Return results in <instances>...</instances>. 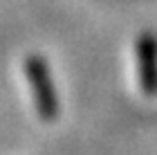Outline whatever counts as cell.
Masks as SVG:
<instances>
[{"instance_id": "7a4b0ae2", "label": "cell", "mask_w": 157, "mask_h": 155, "mask_svg": "<svg viewBox=\"0 0 157 155\" xmlns=\"http://www.w3.org/2000/svg\"><path fill=\"white\" fill-rule=\"evenodd\" d=\"M137 76L141 92L157 95V36L141 34L137 41Z\"/></svg>"}, {"instance_id": "6da1fadb", "label": "cell", "mask_w": 157, "mask_h": 155, "mask_svg": "<svg viewBox=\"0 0 157 155\" xmlns=\"http://www.w3.org/2000/svg\"><path fill=\"white\" fill-rule=\"evenodd\" d=\"M25 74L27 81H29V90L34 97V106H36V112L45 119V122H54L59 117V95L54 90L52 76H49V68L47 61L38 54L27 56L25 61Z\"/></svg>"}]
</instances>
